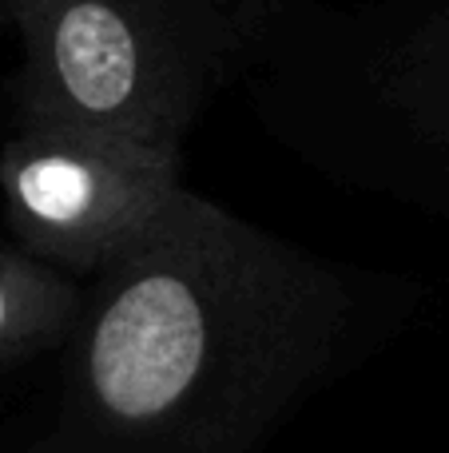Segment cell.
<instances>
[{"label": "cell", "mask_w": 449, "mask_h": 453, "mask_svg": "<svg viewBox=\"0 0 449 453\" xmlns=\"http://www.w3.org/2000/svg\"><path fill=\"white\" fill-rule=\"evenodd\" d=\"M275 12L278 0H20V119L183 151Z\"/></svg>", "instance_id": "obj_2"}, {"label": "cell", "mask_w": 449, "mask_h": 453, "mask_svg": "<svg viewBox=\"0 0 449 453\" xmlns=\"http://www.w3.org/2000/svg\"><path fill=\"white\" fill-rule=\"evenodd\" d=\"M390 100L449 172V8L398 56L390 72Z\"/></svg>", "instance_id": "obj_5"}, {"label": "cell", "mask_w": 449, "mask_h": 453, "mask_svg": "<svg viewBox=\"0 0 449 453\" xmlns=\"http://www.w3.org/2000/svg\"><path fill=\"white\" fill-rule=\"evenodd\" d=\"M16 16H20V0H0V28L16 32Z\"/></svg>", "instance_id": "obj_6"}, {"label": "cell", "mask_w": 449, "mask_h": 453, "mask_svg": "<svg viewBox=\"0 0 449 453\" xmlns=\"http://www.w3.org/2000/svg\"><path fill=\"white\" fill-rule=\"evenodd\" d=\"M179 191V151L100 127L20 119L0 148V196L16 242L76 279L132 255Z\"/></svg>", "instance_id": "obj_3"}, {"label": "cell", "mask_w": 449, "mask_h": 453, "mask_svg": "<svg viewBox=\"0 0 449 453\" xmlns=\"http://www.w3.org/2000/svg\"><path fill=\"white\" fill-rule=\"evenodd\" d=\"M350 322L339 271L183 188L95 274L28 453H263Z\"/></svg>", "instance_id": "obj_1"}, {"label": "cell", "mask_w": 449, "mask_h": 453, "mask_svg": "<svg viewBox=\"0 0 449 453\" xmlns=\"http://www.w3.org/2000/svg\"><path fill=\"white\" fill-rule=\"evenodd\" d=\"M84 298L76 274L24 247H0V370L68 342Z\"/></svg>", "instance_id": "obj_4"}]
</instances>
